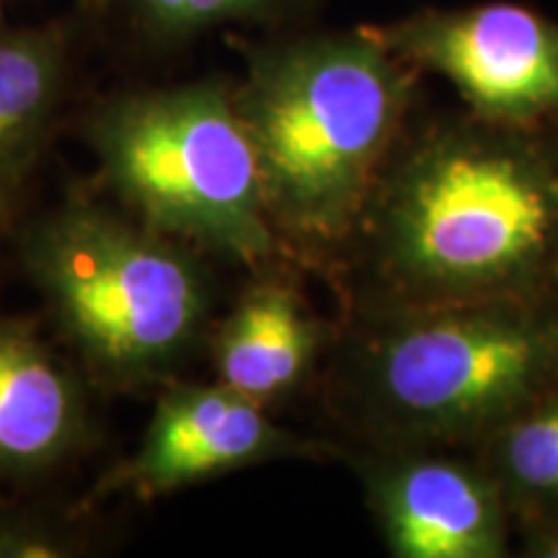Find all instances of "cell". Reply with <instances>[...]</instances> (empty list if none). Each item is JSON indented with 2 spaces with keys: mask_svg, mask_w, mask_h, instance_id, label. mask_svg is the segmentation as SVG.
Masks as SVG:
<instances>
[{
  "mask_svg": "<svg viewBox=\"0 0 558 558\" xmlns=\"http://www.w3.org/2000/svg\"><path fill=\"white\" fill-rule=\"evenodd\" d=\"M83 546L81 535L62 522L0 507V558H68Z\"/></svg>",
  "mask_w": 558,
  "mask_h": 558,
  "instance_id": "obj_14",
  "label": "cell"
},
{
  "mask_svg": "<svg viewBox=\"0 0 558 558\" xmlns=\"http://www.w3.org/2000/svg\"><path fill=\"white\" fill-rule=\"evenodd\" d=\"M83 135L104 184L143 226L251 269L284 259L233 83L120 94L90 111Z\"/></svg>",
  "mask_w": 558,
  "mask_h": 558,
  "instance_id": "obj_5",
  "label": "cell"
},
{
  "mask_svg": "<svg viewBox=\"0 0 558 558\" xmlns=\"http://www.w3.org/2000/svg\"><path fill=\"white\" fill-rule=\"evenodd\" d=\"M514 554L522 558H558V522L514 530Z\"/></svg>",
  "mask_w": 558,
  "mask_h": 558,
  "instance_id": "obj_15",
  "label": "cell"
},
{
  "mask_svg": "<svg viewBox=\"0 0 558 558\" xmlns=\"http://www.w3.org/2000/svg\"><path fill=\"white\" fill-rule=\"evenodd\" d=\"M393 558H507L514 525L497 481L471 450H341Z\"/></svg>",
  "mask_w": 558,
  "mask_h": 558,
  "instance_id": "obj_8",
  "label": "cell"
},
{
  "mask_svg": "<svg viewBox=\"0 0 558 558\" xmlns=\"http://www.w3.org/2000/svg\"><path fill=\"white\" fill-rule=\"evenodd\" d=\"M145 39L156 45H181L209 29L241 21L284 16L303 0H99Z\"/></svg>",
  "mask_w": 558,
  "mask_h": 558,
  "instance_id": "obj_13",
  "label": "cell"
},
{
  "mask_svg": "<svg viewBox=\"0 0 558 558\" xmlns=\"http://www.w3.org/2000/svg\"><path fill=\"white\" fill-rule=\"evenodd\" d=\"M388 50L448 81L465 109L505 124H558V24L520 3L422 11L375 26Z\"/></svg>",
  "mask_w": 558,
  "mask_h": 558,
  "instance_id": "obj_6",
  "label": "cell"
},
{
  "mask_svg": "<svg viewBox=\"0 0 558 558\" xmlns=\"http://www.w3.org/2000/svg\"><path fill=\"white\" fill-rule=\"evenodd\" d=\"M375 26L251 47L233 101L284 259L329 275L414 109Z\"/></svg>",
  "mask_w": 558,
  "mask_h": 558,
  "instance_id": "obj_2",
  "label": "cell"
},
{
  "mask_svg": "<svg viewBox=\"0 0 558 558\" xmlns=\"http://www.w3.org/2000/svg\"><path fill=\"white\" fill-rule=\"evenodd\" d=\"M70 34L62 24L0 19V213L13 215L58 122L68 88Z\"/></svg>",
  "mask_w": 558,
  "mask_h": 558,
  "instance_id": "obj_11",
  "label": "cell"
},
{
  "mask_svg": "<svg viewBox=\"0 0 558 558\" xmlns=\"http://www.w3.org/2000/svg\"><path fill=\"white\" fill-rule=\"evenodd\" d=\"M9 220H11V215H3V213H0V233H3V228L9 226Z\"/></svg>",
  "mask_w": 558,
  "mask_h": 558,
  "instance_id": "obj_16",
  "label": "cell"
},
{
  "mask_svg": "<svg viewBox=\"0 0 558 558\" xmlns=\"http://www.w3.org/2000/svg\"><path fill=\"white\" fill-rule=\"evenodd\" d=\"M209 326L215 380L271 409L295 396L329 354L337 326L326 324L290 277L269 267Z\"/></svg>",
  "mask_w": 558,
  "mask_h": 558,
  "instance_id": "obj_9",
  "label": "cell"
},
{
  "mask_svg": "<svg viewBox=\"0 0 558 558\" xmlns=\"http://www.w3.org/2000/svg\"><path fill=\"white\" fill-rule=\"evenodd\" d=\"M324 362L347 445L473 452L558 386V290L344 313Z\"/></svg>",
  "mask_w": 558,
  "mask_h": 558,
  "instance_id": "obj_3",
  "label": "cell"
},
{
  "mask_svg": "<svg viewBox=\"0 0 558 558\" xmlns=\"http://www.w3.org/2000/svg\"><path fill=\"white\" fill-rule=\"evenodd\" d=\"M341 311L558 290V124L411 122L329 275Z\"/></svg>",
  "mask_w": 558,
  "mask_h": 558,
  "instance_id": "obj_1",
  "label": "cell"
},
{
  "mask_svg": "<svg viewBox=\"0 0 558 558\" xmlns=\"http://www.w3.org/2000/svg\"><path fill=\"white\" fill-rule=\"evenodd\" d=\"M88 439V401L73 369L32 324L0 316V476H45Z\"/></svg>",
  "mask_w": 558,
  "mask_h": 558,
  "instance_id": "obj_10",
  "label": "cell"
},
{
  "mask_svg": "<svg viewBox=\"0 0 558 558\" xmlns=\"http://www.w3.org/2000/svg\"><path fill=\"white\" fill-rule=\"evenodd\" d=\"M473 452L497 481L514 530L558 522V386L492 432Z\"/></svg>",
  "mask_w": 558,
  "mask_h": 558,
  "instance_id": "obj_12",
  "label": "cell"
},
{
  "mask_svg": "<svg viewBox=\"0 0 558 558\" xmlns=\"http://www.w3.org/2000/svg\"><path fill=\"white\" fill-rule=\"evenodd\" d=\"M324 458H341V448L279 427L269 409L222 383H173L160 390L135 452L96 484L90 501H156L277 460Z\"/></svg>",
  "mask_w": 558,
  "mask_h": 558,
  "instance_id": "obj_7",
  "label": "cell"
},
{
  "mask_svg": "<svg viewBox=\"0 0 558 558\" xmlns=\"http://www.w3.org/2000/svg\"><path fill=\"white\" fill-rule=\"evenodd\" d=\"M21 264L96 380L166 383L209 331L205 254L128 213L68 199L21 233Z\"/></svg>",
  "mask_w": 558,
  "mask_h": 558,
  "instance_id": "obj_4",
  "label": "cell"
}]
</instances>
